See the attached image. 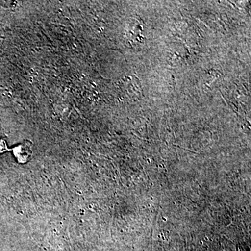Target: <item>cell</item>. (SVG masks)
<instances>
[{"label":"cell","mask_w":251,"mask_h":251,"mask_svg":"<svg viewBox=\"0 0 251 251\" xmlns=\"http://www.w3.org/2000/svg\"><path fill=\"white\" fill-rule=\"evenodd\" d=\"M33 144L30 140H25L22 143L15 147L13 150L14 156L18 163H27L33 156Z\"/></svg>","instance_id":"obj_1"},{"label":"cell","mask_w":251,"mask_h":251,"mask_svg":"<svg viewBox=\"0 0 251 251\" xmlns=\"http://www.w3.org/2000/svg\"><path fill=\"white\" fill-rule=\"evenodd\" d=\"M6 150H7V149H6V143L4 140H0V153L4 152Z\"/></svg>","instance_id":"obj_2"}]
</instances>
